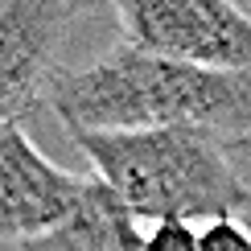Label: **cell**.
Returning a JSON list of instances; mask_svg holds the SVG:
<instances>
[{"instance_id": "ba28073f", "label": "cell", "mask_w": 251, "mask_h": 251, "mask_svg": "<svg viewBox=\"0 0 251 251\" xmlns=\"http://www.w3.org/2000/svg\"><path fill=\"white\" fill-rule=\"evenodd\" d=\"M140 251H198V226L194 223H149Z\"/></svg>"}, {"instance_id": "3957f363", "label": "cell", "mask_w": 251, "mask_h": 251, "mask_svg": "<svg viewBox=\"0 0 251 251\" xmlns=\"http://www.w3.org/2000/svg\"><path fill=\"white\" fill-rule=\"evenodd\" d=\"M128 46L251 75V17L235 0H107Z\"/></svg>"}, {"instance_id": "277c9868", "label": "cell", "mask_w": 251, "mask_h": 251, "mask_svg": "<svg viewBox=\"0 0 251 251\" xmlns=\"http://www.w3.org/2000/svg\"><path fill=\"white\" fill-rule=\"evenodd\" d=\"M107 0H0V128L29 120L58 75V50L78 17Z\"/></svg>"}, {"instance_id": "5b68a950", "label": "cell", "mask_w": 251, "mask_h": 251, "mask_svg": "<svg viewBox=\"0 0 251 251\" xmlns=\"http://www.w3.org/2000/svg\"><path fill=\"white\" fill-rule=\"evenodd\" d=\"M87 177L66 173L21 132L0 128V243H29L70 214Z\"/></svg>"}, {"instance_id": "7a4b0ae2", "label": "cell", "mask_w": 251, "mask_h": 251, "mask_svg": "<svg viewBox=\"0 0 251 251\" xmlns=\"http://www.w3.org/2000/svg\"><path fill=\"white\" fill-rule=\"evenodd\" d=\"M91 169L140 223H214L243 214L251 185L239 173V144L206 128L70 132Z\"/></svg>"}, {"instance_id": "6da1fadb", "label": "cell", "mask_w": 251, "mask_h": 251, "mask_svg": "<svg viewBox=\"0 0 251 251\" xmlns=\"http://www.w3.org/2000/svg\"><path fill=\"white\" fill-rule=\"evenodd\" d=\"M46 103L66 132L206 128L251 149V75L161 58L128 41L82 66H58Z\"/></svg>"}, {"instance_id": "52a82bcc", "label": "cell", "mask_w": 251, "mask_h": 251, "mask_svg": "<svg viewBox=\"0 0 251 251\" xmlns=\"http://www.w3.org/2000/svg\"><path fill=\"white\" fill-rule=\"evenodd\" d=\"M198 251H251V223H243V214L202 223L198 226Z\"/></svg>"}, {"instance_id": "8992f818", "label": "cell", "mask_w": 251, "mask_h": 251, "mask_svg": "<svg viewBox=\"0 0 251 251\" xmlns=\"http://www.w3.org/2000/svg\"><path fill=\"white\" fill-rule=\"evenodd\" d=\"M140 247H144V223L95 173L82 181L78 202L58 226L21 243V251H140Z\"/></svg>"}]
</instances>
